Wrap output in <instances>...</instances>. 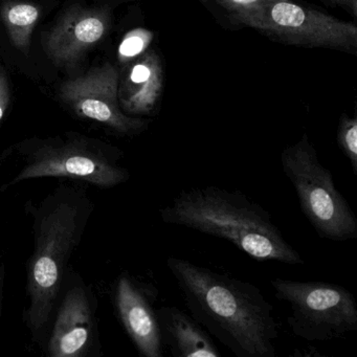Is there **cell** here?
Returning a JSON list of instances; mask_svg holds the SVG:
<instances>
[{"instance_id": "9a60e30c", "label": "cell", "mask_w": 357, "mask_h": 357, "mask_svg": "<svg viewBox=\"0 0 357 357\" xmlns=\"http://www.w3.org/2000/svg\"><path fill=\"white\" fill-rule=\"evenodd\" d=\"M38 9L34 6L20 3L13 6L6 13V22L9 26L13 40L17 45H26V36L30 35L38 20Z\"/></svg>"}, {"instance_id": "7c38bea8", "label": "cell", "mask_w": 357, "mask_h": 357, "mask_svg": "<svg viewBox=\"0 0 357 357\" xmlns=\"http://www.w3.org/2000/svg\"><path fill=\"white\" fill-rule=\"evenodd\" d=\"M160 340L174 357H219L210 334L185 311L175 306L156 309Z\"/></svg>"}, {"instance_id": "3957f363", "label": "cell", "mask_w": 357, "mask_h": 357, "mask_svg": "<svg viewBox=\"0 0 357 357\" xmlns=\"http://www.w3.org/2000/svg\"><path fill=\"white\" fill-rule=\"evenodd\" d=\"M93 210L83 189L68 185L56 188L37 210L34 252L26 280L30 305L24 312V321L34 335L49 323L63 283L64 269Z\"/></svg>"}, {"instance_id": "ba28073f", "label": "cell", "mask_w": 357, "mask_h": 357, "mask_svg": "<svg viewBox=\"0 0 357 357\" xmlns=\"http://www.w3.org/2000/svg\"><path fill=\"white\" fill-rule=\"evenodd\" d=\"M68 105L83 118L96 121L123 135H137L150 121L125 114L119 103V73L112 64L93 68L62 87Z\"/></svg>"}, {"instance_id": "d6986e66", "label": "cell", "mask_w": 357, "mask_h": 357, "mask_svg": "<svg viewBox=\"0 0 357 357\" xmlns=\"http://www.w3.org/2000/svg\"><path fill=\"white\" fill-rule=\"evenodd\" d=\"M325 1L334 7L342 8L354 20L357 17V0H325Z\"/></svg>"}, {"instance_id": "8fae6325", "label": "cell", "mask_w": 357, "mask_h": 357, "mask_svg": "<svg viewBox=\"0 0 357 357\" xmlns=\"http://www.w3.org/2000/svg\"><path fill=\"white\" fill-rule=\"evenodd\" d=\"M166 87V68L162 54L149 49L133 60L122 83L119 103L129 116H154L160 112Z\"/></svg>"}, {"instance_id": "52a82bcc", "label": "cell", "mask_w": 357, "mask_h": 357, "mask_svg": "<svg viewBox=\"0 0 357 357\" xmlns=\"http://www.w3.org/2000/svg\"><path fill=\"white\" fill-rule=\"evenodd\" d=\"M275 43L306 49H327L356 55L357 26L292 0H269L248 20Z\"/></svg>"}, {"instance_id": "ac0fdd59", "label": "cell", "mask_w": 357, "mask_h": 357, "mask_svg": "<svg viewBox=\"0 0 357 357\" xmlns=\"http://www.w3.org/2000/svg\"><path fill=\"white\" fill-rule=\"evenodd\" d=\"M10 104V89L7 77L3 70H0V122L3 120Z\"/></svg>"}, {"instance_id": "9c48e42d", "label": "cell", "mask_w": 357, "mask_h": 357, "mask_svg": "<svg viewBox=\"0 0 357 357\" xmlns=\"http://www.w3.org/2000/svg\"><path fill=\"white\" fill-rule=\"evenodd\" d=\"M156 296L154 286L141 283L127 273L116 282L114 302L121 323L139 354L145 357L162 356L164 346L154 308Z\"/></svg>"}, {"instance_id": "7a4b0ae2", "label": "cell", "mask_w": 357, "mask_h": 357, "mask_svg": "<svg viewBox=\"0 0 357 357\" xmlns=\"http://www.w3.org/2000/svg\"><path fill=\"white\" fill-rule=\"evenodd\" d=\"M162 222L227 240L250 258L303 265L305 261L271 215L240 191L208 185L183 191L158 211Z\"/></svg>"}, {"instance_id": "30bf717a", "label": "cell", "mask_w": 357, "mask_h": 357, "mask_svg": "<svg viewBox=\"0 0 357 357\" xmlns=\"http://www.w3.org/2000/svg\"><path fill=\"white\" fill-rule=\"evenodd\" d=\"M96 340L95 308L89 290L75 285L66 291L49 342L52 357H80Z\"/></svg>"}, {"instance_id": "5bb4252c", "label": "cell", "mask_w": 357, "mask_h": 357, "mask_svg": "<svg viewBox=\"0 0 357 357\" xmlns=\"http://www.w3.org/2000/svg\"><path fill=\"white\" fill-rule=\"evenodd\" d=\"M221 28L229 31L248 29L252 14L269 0H196Z\"/></svg>"}, {"instance_id": "6da1fadb", "label": "cell", "mask_w": 357, "mask_h": 357, "mask_svg": "<svg viewBox=\"0 0 357 357\" xmlns=\"http://www.w3.org/2000/svg\"><path fill=\"white\" fill-rule=\"evenodd\" d=\"M167 266L194 319L238 357H275L273 307L254 284L170 257Z\"/></svg>"}, {"instance_id": "4fadbf2b", "label": "cell", "mask_w": 357, "mask_h": 357, "mask_svg": "<svg viewBox=\"0 0 357 357\" xmlns=\"http://www.w3.org/2000/svg\"><path fill=\"white\" fill-rule=\"evenodd\" d=\"M107 28V17L93 12H73L53 31L47 50L54 59L68 62L99 43Z\"/></svg>"}, {"instance_id": "e0dca14e", "label": "cell", "mask_w": 357, "mask_h": 357, "mask_svg": "<svg viewBox=\"0 0 357 357\" xmlns=\"http://www.w3.org/2000/svg\"><path fill=\"white\" fill-rule=\"evenodd\" d=\"M154 35L146 29H135L127 33L119 47V55L122 61H133L149 50Z\"/></svg>"}, {"instance_id": "ffe728a7", "label": "cell", "mask_w": 357, "mask_h": 357, "mask_svg": "<svg viewBox=\"0 0 357 357\" xmlns=\"http://www.w3.org/2000/svg\"><path fill=\"white\" fill-rule=\"evenodd\" d=\"M6 266L0 265V319H1V310H3V286H5Z\"/></svg>"}, {"instance_id": "277c9868", "label": "cell", "mask_w": 357, "mask_h": 357, "mask_svg": "<svg viewBox=\"0 0 357 357\" xmlns=\"http://www.w3.org/2000/svg\"><path fill=\"white\" fill-rule=\"evenodd\" d=\"M284 174L294 185L301 211L321 239L346 242L357 239V218L334 185L329 169L319 162L309 135L304 133L281 153Z\"/></svg>"}, {"instance_id": "2e32d148", "label": "cell", "mask_w": 357, "mask_h": 357, "mask_svg": "<svg viewBox=\"0 0 357 357\" xmlns=\"http://www.w3.org/2000/svg\"><path fill=\"white\" fill-rule=\"evenodd\" d=\"M336 142L338 148L350 162L354 175H357V119L356 116L342 114L338 123Z\"/></svg>"}, {"instance_id": "5b68a950", "label": "cell", "mask_w": 357, "mask_h": 357, "mask_svg": "<svg viewBox=\"0 0 357 357\" xmlns=\"http://www.w3.org/2000/svg\"><path fill=\"white\" fill-rule=\"evenodd\" d=\"M20 151L24 167L11 185L43 177H61L109 189L130 178V172L121 165L120 150L83 137L41 142L24 146Z\"/></svg>"}, {"instance_id": "8992f818", "label": "cell", "mask_w": 357, "mask_h": 357, "mask_svg": "<svg viewBox=\"0 0 357 357\" xmlns=\"http://www.w3.org/2000/svg\"><path fill=\"white\" fill-rule=\"evenodd\" d=\"M275 298L289 308L292 333L307 342H328L357 331V303L350 290L330 282L271 280Z\"/></svg>"}]
</instances>
